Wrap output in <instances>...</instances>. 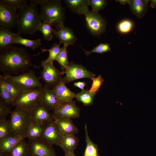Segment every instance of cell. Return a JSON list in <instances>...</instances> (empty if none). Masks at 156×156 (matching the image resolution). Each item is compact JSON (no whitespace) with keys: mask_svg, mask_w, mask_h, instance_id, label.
Listing matches in <instances>:
<instances>
[{"mask_svg":"<svg viewBox=\"0 0 156 156\" xmlns=\"http://www.w3.org/2000/svg\"><path fill=\"white\" fill-rule=\"evenodd\" d=\"M64 136L53 120L43 127L40 139L52 146L53 145L59 146Z\"/></svg>","mask_w":156,"mask_h":156,"instance_id":"cell-10","label":"cell"},{"mask_svg":"<svg viewBox=\"0 0 156 156\" xmlns=\"http://www.w3.org/2000/svg\"><path fill=\"white\" fill-rule=\"evenodd\" d=\"M86 83L84 81H78L74 82L73 85L74 86L78 87L83 90L84 89V87L86 86Z\"/></svg>","mask_w":156,"mask_h":156,"instance_id":"cell-41","label":"cell"},{"mask_svg":"<svg viewBox=\"0 0 156 156\" xmlns=\"http://www.w3.org/2000/svg\"><path fill=\"white\" fill-rule=\"evenodd\" d=\"M41 21L36 5L30 3L18 13L16 25L17 32L20 34L33 35L37 31Z\"/></svg>","mask_w":156,"mask_h":156,"instance_id":"cell-3","label":"cell"},{"mask_svg":"<svg viewBox=\"0 0 156 156\" xmlns=\"http://www.w3.org/2000/svg\"><path fill=\"white\" fill-rule=\"evenodd\" d=\"M30 3L40 5V15L41 21L49 22L56 27L64 23V9L60 0H30Z\"/></svg>","mask_w":156,"mask_h":156,"instance_id":"cell-2","label":"cell"},{"mask_svg":"<svg viewBox=\"0 0 156 156\" xmlns=\"http://www.w3.org/2000/svg\"><path fill=\"white\" fill-rule=\"evenodd\" d=\"M60 44H58L57 43H54L52 46L49 49H46L41 48L42 51L39 54L45 51L49 52V55L47 59L45 60L47 62H50L53 63L56 60L59 53L63 49L60 47Z\"/></svg>","mask_w":156,"mask_h":156,"instance_id":"cell-29","label":"cell"},{"mask_svg":"<svg viewBox=\"0 0 156 156\" xmlns=\"http://www.w3.org/2000/svg\"><path fill=\"white\" fill-rule=\"evenodd\" d=\"M78 138L73 135H64L60 146L65 154L74 153L78 143Z\"/></svg>","mask_w":156,"mask_h":156,"instance_id":"cell-22","label":"cell"},{"mask_svg":"<svg viewBox=\"0 0 156 156\" xmlns=\"http://www.w3.org/2000/svg\"><path fill=\"white\" fill-rule=\"evenodd\" d=\"M18 15L16 10L0 0V28L10 30L16 26Z\"/></svg>","mask_w":156,"mask_h":156,"instance_id":"cell-9","label":"cell"},{"mask_svg":"<svg viewBox=\"0 0 156 156\" xmlns=\"http://www.w3.org/2000/svg\"><path fill=\"white\" fill-rule=\"evenodd\" d=\"M53 29V34L58 38L60 43H62L66 47L73 45L77 39L73 31L68 27H66L64 23L61 24Z\"/></svg>","mask_w":156,"mask_h":156,"instance_id":"cell-15","label":"cell"},{"mask_svg":"<svg viewBox=\"0 0 156 156\" xmlns=\"http://www.w3.org/2000/svg\"><path fill=\"white\" fill-rule=\"evenodd\" d=\"M42 88L21 92L14 100L12 105L29 112L38 103Z\"/></svg>","mask_w":156,"mask_h":156,"instance_id":"cell-6","label":"cell"},{"mask_svg":"<svg viewBox=\"0 0 156 156\" xmlns=\"http://www.w3.org/2000/svg\"><path fill=\"white\" fill-rule=\"evenodd\" d=\"M84 15L87 27L92 34L99 36L105 31L106 23L99 13L88 10Z\"/></svg>","mask_w":156,"mask_h":156,"instance_id":"cell-12","label":"cell"},{"mask_svg":"<svg viewBox=\"0 0 156 156\" xmlns=\"http://www.w3.org/2000/svg\"><path fill=\"white\" fill-rule=\"evenodd\" d=\"M91 80L92 83L89 91L92 93L96 94L101 86L104 82V80L100 75H99L96 77L92 78Z\"/></svg>","mask_w":156,"mask_h":156,"instance_id":"cell-39","label":"cell"},{"mask_svg":"<svg viewBox=\"0 0 156 156\" xmlns=\"http://www.w3.org/2000/svg\"><path fill=\"white\" fill-rule=\"evenodd\" d=\"M86 146L83 156H99L98 146L93 143L89 137L86 124L84 126Z\"/></svg>","mask_w":156,"mask_h":156,"instance_id":"cell-24","label":"cell"},{"mask_svg":"<svg viewBox=\"0 0 156 156\" xmlns=\"http://www.w3.org/2000/svg\"><path fill=\"white\" fill-rule=\"evenodd\" d=\"M64 156H76L74 153L65 154Z\"/></svg>","mask_w":156,"mask_h":156,"instance_id":"cell-44","label":"cell"},{"mask_svg":"<svg viewBox=\"0 0 156 156\" xmlns=\"http://www.w3.org/2000/svg\"><path fill=\"white\" fill-rule=\"evenodd\" d=\"M133 23L131 20L125 19L118 23L117 26V29L120 33L125 34L130 32L133 29Z\"/></svg>","mask_w":156,"mask_h":156,"instance_id":"cell-31","label":"cell"},{"mask_svg":"<svg viewBox=\"0 0 156 156\" xmlns=\"http://www.w3.org/2000/svg\"><path fill=\"white\" fill-rule=\"evenodd\" d=\"M67 47L63 46V49L59 54L56 60L61 67L62 71L64 72L65 69L69 65L68 57V51Z\"/></svg>","mask_w":156,"mask_h":156,"instance_id":"cell-33","label":"cell"},{"mask_svg":"<svg viewBox=\"0 0 156 156\" xmlns=\"http://www.w3.org/2000/svg\"><path fill=\"white\" fill-rule=\"evenodd\" d=\"M28 149L27 142L21 140L10 151V156H25Z\"/></svg>","mask_w":156,"mask_h":156,"instance_id":"cell-27","label":"cell"},{"mask_svg":"<svg viewBox=\"0 0 156 156\" xmlns=\"http://www.w3.org/2000/svg\"><path fill=\"white\" fill-rule=\"evenodd\" d=\"M62 79L53 89L54 91L60 105L72 101L76 94L70 90Z\"/></svg>","mask_w":156,"mask_h":156,"instance_id":"cell-17","label":"cell"},{"mask_svg":"<svg viewBox=\"0 0 156 156\" xmlns=\"http://www.w3.org/2000/svg\"><path fill=\"white\" fill-rule=\"evenodd\" d=\"M151 1L150 6L153 8H156V0H150Z\"/></svg>","mask_w":156,"mask_h":156,"instance_id":"cell-43","label":"cell"},{"mask_svg":"<svg viewBox=\"0 0 156 156\" xmlns=\"http://www.w3.org/2000/svg\"><path fill=\"white\" fill-rule=\"evenodd\" d=\"M0 81L2 82L5 88L10 95L14 101L15 99L21 92L15 86L5 79L3 75H0Z\"/></svg>","mask_w":156,"mask_h":156,"instance_id":"cell-34","label":"cell"},{"mask_svg":"<svg viewBox=\"0 0 156 156\" xmlns=\"http://www.w3.org/2000/svg\"><path fill=\"white\" fill-rule=\"evenodd\" d=\"M5 3L16 10L20 11L27 5V1L26 0H2Z\"/></svg>","mask_w":156,"mask_h":156,"instance_id":"cell-37","label":"cell"},{"mask_svg":"<svg viewBox=\"0 0 156 156\" xmlns=\"http://www.w3.org/2000/svg\"><path fill=\"white\" fill-rule=\"evenodd\" d=\"M54 121L60 131L64 136L75 135L78 133V129L73 124L71 119H57L54 120Z\"/></svg>","mask_w":156,"mask_h":156,"instance_id":"cell-19","label":"cell"},{"mask_svg":"<svg viewBox=\"0 0 156 156\" xmlns=\"http://www.w3.org/2000/svg\"><path fill=\"white\" fill-rule=\"evenodd\" d=\"M64 72L66 75L62 80L65 84L82 78L91 79L95 76L94 73L88 70L82 65L73 62H70L65 69Z\"/></svg>","mask_w":156,"mask_h":156,"instance_id":"cell-8","label":"cell"},{"mask_svg":"<svg viewBox=\"0 0 156 156\" xmlns=\"http://www.w3.org/2000/svg\"><path fill=\"white\" fill-rule=\"evenodd\" d=\"M116 1L119 2L120 4L125 5L126 3L129 4L130 0H117Z\"/></svg>","mask_w":156,"mask_h":156,"instance_id":"cell-42","label":"cell"},{"mask_svg":"<svg viewBox=\"0 0 156 156\" xmlns=\"http://www.w3.org/2000/svg\"><path fill=\"white\" fill-rule=\"evenodd\" d=\"M12 135L9 120H0V140Z\"/></svg>","mask_w":156,"mask_h":156,"instance_id":"cell-32","label":"cell"},{"mask_svg":"<svg viewBox=\"0 0 156 156\" xmlns=\"http://www.w3.org/2000/svg\"><path fill=\"white\" fill-rule=\"evenodd\" d=\"M41 66L42 70L39 78L42 79L45 83L44 88L53 89L62 79V76L65 72L56 68L53 62L45 60L42 62Z\"/></svg>","mask_w":156,"mask_h":156,"instance_id":"cell-7","label":"cell"},{"mask_svg":"<svg viewBox=\"0 0 156 156\" xmlns=\"http://www.w3.org/2000/svg\"><path fill=\"white\" fill-rule=\"evenodd\" d=\"M41 41L40 39L31 40L23 38L20 36L16 39L14 44H21L35 50L36 48L40 47L41 45Z\"/></svg>","mask_w":156,"mask_h":156,"instance_id":"cell-28","label":"cell"},{"mask_svg":"<svg viewBox=\"0 0 156 156\" xmlns=\"http://www.w3.org/2000/svg\"><path fill=\"white\" fill-rule=\"evenodd\" d=\"M52 25L50 23L43 21L39 24L37 30L39 31L43 35L45 40H51L53 38Z\"/></svg>","mask_w":156,"mask_h":156,"instance_id":"cell-26","label":"cell"},{"mask_svg":"<svg viewBox=\"0 0 156 156\" xmlns=\"http://www.w3.org/2000/svg\"><path fill=\"white\" fill-rule=\"evenodd\" d=\"M80 109L75 101L62 104L53 111L52 113L54 120L64 118H75L80 116Z\"/></svg>","mask_w":156,"mask_h":156,"instance_id":"cell-11","label":"cell"},{"mask_svg":"<svg viewBox=\"0 0 156 156\" xmlns=\"http://www.w3.org/2000/svg\"><path fill=\"white\" fill-rule=\"evenodd\" d=\"M27 143L28 149L33 156H55L52 146L40 139H29Z\"/></svg>","mask_w":156,"mask_h":156,"instance_id":"cell-13","label":"cell"},{"mask_svg":"<svg viewBox=\"0 0 156 156\" xmlns=\"http://www.w3.org/2000/svg\"><path fill=\"white\" fill-rule=\"evenodd\" d=\"M148 0H130V10L138 18L143 17L147 12L148 7Z\"/></svg>","mask_w":156,"mask_h":156,"instance_id":"cell-18","label":"cell"},{"mask_svg":"<svg viewBox=\"0 0 156 156\" xmlns=\"http://www.w3.org/2000/svg\"><path fill=\"white\" fill-rule=\"evenodd\" d=\"M20 34L18 32L13 33L9 29L0 28V49L14 44L16 39L20 36Z\"/></svg>","mask_w":156,"mask_h":156,"instance_id":"cell-20","label":"cell"},{"mask_svg":"<svg viewBox=\"0 0 156 156\" xmlns=\"http://www.w3.org/2000/svg\"><path fill=\"white\" fill-rule=\"evenodd\" d=\"M25 138L12 135L0 140V152L9 153L21 140Z\"/></svg>","mask_w":156,"mask_h":156,"instance_id":"cell-23","label":"cell"},{"mask_svg":"<svg viewBox=\"0 0 156 156\" xmlns=\"http://www.w3.org/2000/svg\"><path fill=\"white\" fill-rule=\"evenodd\" d=\"M107 2V1L104 0H88V5L92 7V11L97 13L105 8Z\"/></svg>","mask_w":156,"mask_h":156,"instance_id":"cell-38","label":"cell"},{"mask_svg":"<svg viewBox=\"0 0 156 156\" xmlns=\"http://www.w3.org/2000/svg\"><path fill=\"white\" fill-rule=\"evenodd\" d=\"M32 66L30 55L24 48L11 45L0 49V70L3 75H17Z\"/></svg>","mask_w":156,"mask_h":156,"instance_id":"cell-1","label":"cell"},{"mask_svg":"<svg viewBox=\"0 0 156 156\" xmlns=\"http://www.w3.org/2000/svg\"><path fill=\"white\" fill-rule=\"evenodd\" d=\"M49 111H54L60 104L53 89L43 88L40 93L39 103Z\"/></svg>","mask_w":156,"mask_h":156,"instance_id":"cell-16","label":"cell"},{"mask_svg":"<svg viewBox=\"0 0 156 156\" xmlns=\"http://www.w3.org/2000/svg\"><path fill=\"white\" fill-rule=\"evenodd\" d=\"M96 94L91 92L89 90H84L76 94L75 98L77 101L82 103L84 106H89L93 104Z\"/></svg>","mask_w":156,"mask_h":156,"instance_id":"cell-25","label":"cell"},{"mask_svg":"<svg viewBox=\"0 0 156 156\" xmlns=\"http://www.w3.org/2000/svg\"><path fill=\"white\" fill-rule=\"evenodd\" d=\"M43 131V127L39 125L32 122L28 131L26 138L29 140L40 139Z\"/></svg>","mask_w":156,"mask_h":156,"instance_id":"cell-30","label":"cell"},{"mask_svg":"<svg viewBox=\"0 0 156 156\" xmlns=\"http://www.w3.org/2000/svg\"><path fill=\"white\" fill-rule=\"evenodd\" d=\"M0 99L9 105H12L13 101L9 93L4 87L2 82L0 81Z\"/></svg>","mask_w":156,"mask_h":156,"instance_id":"cell-36","label":"cell"},{"mask_svg":"<svg viewBox=\"0 0 156 156\" xmlns=\"http://www.w3.org/2000/svg\"><path fill=\"white\" fill-rule=\"evenodd\" d=\"M29 112L32 122L38 124L42 127L54 120L52 114L39 103Z\"/></svg>","mask_w":156,"mask_h":156,"instance_id":"cell-14","label":"cell"},{"mask_svg":"<svg viewBox=\"0 0 156 156\" xmlns=\"http://www.w3.org/2000/svg\"><path fill=\"white\" fill-rule=\"evenodd\" d=\"M12 112L9 105L0 99V120L6 119Z\"/></svg>","mask_w":156,"mask_h":156,"instance_id":"cell-40","label":"cell"},{"mask_svg":"<svg viewBox=\"0 0 156 156\" xmlns=\"http://www.w3.org/2000/svg\"><path fill=\"white\" fill-rule=\"evenodd\" d=\"M85 54L88 56L92 53H97L101 54L109 51L111 50L110 45L108 43H101L95 47L90 51H86L83 49Z\"/></svg>","mask_w":156,"mask_h":156,"instance_id":"cell-35","label":"cell"},{"mask_svg":"<svg viewBox=\"0 0 156 156\" xmlns=\"http://www.w3.org/2000/svg\"><path fill=\"white\" fill-rule=\"evenodd\" d=\"M3 77L7 81L18 88L21 92L43 88L40 78L35 72L30 70L19 75L14 76H4Z\"/></svg>","mask_w":156,"mask_h":156,"instance_id":"cell-5","label":"cell"},{"mask_svg":"<svg viewBox=\"0 0 156 156\" xmlns=\"http://www.w3.org/2000/svg\"><path fill=\"white\" fill-rule=\"evenodd\" d=\"M10 114L9 120L12 135L26 138L32 123L29 112L15 108Z\"/></svg>","mask_w":156,"mask_h":156,"instance_id":"cell-4","label":"cell"},{"mask_svg":"<svg viewBox=\"0 0 156 156\" xmlns=\"http://www.w3.org/2000/svg\"><path fill=\"white\" fill-rule=\"evenodd\" d=\"M64 1L70 10L76 14H84L89 10L88 0H65Z\"/></svg>","mask_w":156,"mask_h":156,"instance_id":"cell-21","label":"cell"}]
</instances>
